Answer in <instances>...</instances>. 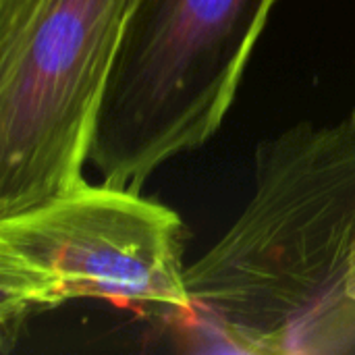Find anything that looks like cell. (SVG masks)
Segmentation results:
<instances>
[{
    "label": "cell",
    "mask_w": 355,
    "mask_h": 355,
    "mask_svg": "<svg viewBox=\"0 0 355 355\" xmlns=\"http://www.w3.org/2000/svg\"><path fill=\"white\" fill-rule=\"evenodd\" d=\"M185 285L189 316L233 352H320L355 293V108L258 144L254 196Z\"/></svg>",
    "instance_id": "1"
},
{
    "label": "cell",
    "mask_w": 355,
    "mask_h": 355,
    "mask_svg": "<svg viewBox=\"0 0 355 355\" xmlns=\"http://www.w3.org/2000/svg\"><path fill=\"white\" fill-rule=\"evenodd\" d=\"M279 0H139L98 112L89 162L141 189L220 129Z\"/></svg>",
    "instance_id": "2"
},
{
    "label": "cell",
    "mask_w": 355,
    "mask_h": 355,
    "mask_svg": "<svg viewBox=\"0 0 355 355\" xmlns=\"http://www.w3.org/2000/svg\"><path fill=\"white\" fill-rule=\"evenodd\" d=\"M183 218L141 189L94 185L0 216V345L77 300L189 314Z\"/></svg>",
    "instance_id": "3"
},
{
    "label": "cell",
    "mask_w": 355,
    "mask_h": 355,
    "mask_svg": "<svg viewBox=\"0 0 355 355\" xmlns=\"http://www.w3.org/2000/svg\"><path fill=\"white\" fill-rule=\"evenodd\" d=\"M129 0H46L0 52V216L83 181Z\"/></svg>",
    "instance_id": "4"
},
{
    "label": "cell",
    "mask_w": 355,
    "mask_h": 355,
    "mask_svg": "<svg viewBox=\"0 0 355 355\" xmlns=\"http://www.w3.org/2000/svg\"><path fill=\"white\" fill-rule=\"evenodd\" d=\"M318 354H355V293L324 333Z\"/></svg>",
    "instance_id": "5"
},
{
    "label": "cell",
    "mask_w": 355,
    "mask_h": 355,
    "mask_svg": "<svg viewBox=\"0 0 355 355\" xmlns=\"http://www.w3.org/2000/svg\"><path fill=\"white\" fill-rule=\"evenodd\" d=\"M139 0H129V15H131V10L135 8V4H137Z\"/></svg>",
    "instance_id": "6"
}]
</instances>
